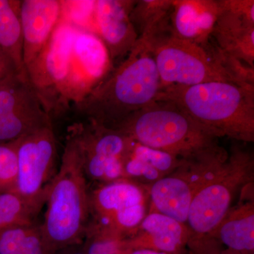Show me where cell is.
<instances>
[{"label": "cell", "mask_w": 254, "mask_h": 254, "mask_svg": "<svg viewBox=\"0 0 254 254\" xmlns=\"http://www.w3.org/2000/svg\"><path fill=\"white\" fill-rule=\"evenodd\" d=\"M77 143L68 136L59 170L50 184L44 221L39 227L47 247L58 254L88 234L90 194Z\"/></svg>", "instance_id": "277c9868"}, {"label": "cell", "mask_w": 254, "mask_h": 254, "mask_svg": "<svg viewBox=\"0 0 254 254\" xmlns=\"http://www.w3.org/2000/svg\"><path fill=\"white\" fill-rule=\"evenodd\" d=\"M171 102L220 137L254 141V88L210 81L160 89L158 99Z\"/></svg>", "instance_id": "7a4b0ae2"}, {"label": "cell", "mask_w": 254, "mask_h": 254, "mask_svg": "<svg viewBox=\"0 0 254 254\" xmlns=\"http://www.w3.org/2000/svg\"><path fill=\"white\" fill-rule=\"evenodd\" d=\"M61 1V18L78 29L86 30L97 34L95 21L96 1Z\"/></svg>", "instance_id": "d4e9b609"}, {"label": "cell", "mask_w": 254, "mask_h": 254, "mask_svg": "<svg viewBox=\"0 0 254 254\" xmlns=\"http://www.w3.org/2000/svg\"><path fill=\"white\" fill-rule=\"evenodd\" d=\"M146 43L156 64L161 88L232 82L222 67L211 38L206 44L198 45L177 38L170 31Z\"/></svg>", "instance_id": "8992f818"}, {"label": "cell", "mask_w": 254, "mask_h": 254, "mask_svg": "<svg viewBox=\"0 0 254 254\" xmlns=\"http://www.w3.org/2000/svg\"><path fill=\"white\" fill-rule=\"evenodd\" d=\"M71 133L79 148L86 178L103 185L123 180L128 137L118 129L91 121L86 126L73 127Z\"/></svg>", "instance_id": "8fae6325"}, {"label": "cell", "mask_w": 254, "mask_h": 254, "mask_svg": "<svg viewBox=\"0 0 254 254\" xmlns=\"http://www.w3.org/2000/svg\"><path fill=\"white\" fill-rule=\"evenodd\" d=\"M50 123L51 118L31 88L14 108L0 114V143L16 141Z\"/></svg>", "instance_id": "d6986e66"}, {"label": "cell", "mask_w": 254, "mask_h": 254, "mask_svg": "<svg viewBox=\"0 0 254 254\" xmlns=\"http://www.w3.org/2000/svg\"><path fill=\"white\" fill-rule=\"evenodd\" d=\"M212 240L235 253L254 254V200L230 209L214 232Z\"/></svg>", "instance_id": "ffe728a7"}, {"label": "cell", "mask_w": 254, "mask_h": 254, "mask_svg": "<svg viewBox=\"0 0 254 254\" xmlns=\"http://www.w3.org/2000/svg\"><path fill=\"white\" fill-rule=\"evenodd\" d=\"M160 89L151 50L138 39L118 67L76 106L89 121L116 128L133 114L155 103Z\"/></svg>", "instance_id": "6da1fadb"}, {"label": "cell", "mask_w": 254, "mask_h": 254, "mask_svg": "<svg viewBox=\"0 0 254 254\" xmlns=\"http://www.w3.org/2000/svg\"><path fill=\"white\" fill-rule=\"evenodd\" d=\"M228 156L225 151L194 160H184L173 173L152 184L149 213L163 214L186 224L192 200L221 170Z\"/></svg>", "instance_id": "52a82bcc"}, {"label": "cell", "mask_w": 254, "mask_h": 254, "mask_svg": "<svg viewBox=\"0 0 254 254\" xmlns=\"http://www.w3.org/2000/svg\"><path fill=\"white\" fill-rule=\"evenodd\" d=\"M19 18L23 36L25 68L40 54L59 23L62 1L24 0L20 1Z\"/></svg>", "instance_id": "2e32d148"}, {"label": "cell", "mask_w": 254, "mask_h": 254, "mask_svg": "<svg viewBox=\"0 0 254 254\" xmlns=\"http://www.w3.org/2000/svg\"><path fill=\"white\" fill-rule=\"evenodd\" d=\"M211 40L222 51L254 67V0H220Z\"/></svg>", "instance_id": "4fadbf2b"}, {"label": "cell", "mask_w": 254, "mask_h": 254, "mask_svg": "<svg viewBox=\"0 0 254 254\" xmlns=\"http://www.w3.org/2000/svg\"><path fill=\"white\" fill-rule=\"evenodd\" d=\"M172 6V0L135 1L130 13V18L138 39L148 42L171 31Z\"/></svg>", "instance_id": "7402d4cb"}, {"label": "cell", "mask_w": 254, "mask_h": 254, "mask_svg": "<svg viewBox=\"0 0 254 254\" xmlns=\"http://www.w3.org/2000/svg\"><path fill=\"white\" fill-rule=\"evenodd\" d=\"M114 68L101 38L93 32L78 28L65 86V104H80Z\"/></svg>", "instance_id": "7c38bea8"}, {"label": "cell", "mask_w": 254, "mask_h": 254, "mask_svg": "<svg viewBox=\"0 0 254 254\" xmlns=\"http://www.w3.org/2000/svg\"><path fill=\"white\" fill-rule=\"evenodd\" d=\"M77 30L61 18L46 46L26 67L32 89L50 118L66 106L64 90Z\"/></svg>", "instance_id": "ba28073f"}, {"label": "cell", "mask_w": 254, "mask_h": 254, "mask_svg": "<svg viewBox=\"0 0 254 254\" xmlns=\"http://www.w3.org/2000/svg\"><path fill=\"white\" fill-rule=\"evenodd\" d=\"M220 1L173 0L170 27L174 36L198 45L210 41L220 14Z\"/></svg>", "instance_id": "e0dca14e"}, {"label": "cell", "mask_w": 254, "mask_h": 254, "mask_svg": "<svg viewBox=\"0 0 254 254\" xmlns=\"http://www.w3.org/2000/svg\"><path fill=\"white\" fill-rule=\"evenodd\" d=\"M128 138V145L123 160L126 180L138 179L152 185L173 173L184 160Z\"/></svg>", "instance_id": "ac0fdd59"}, {"label": "cell", "mask_w": 254, "mask_h": 254, "mask_svg": "<svg viewBox=\"0 0 254 254\" xmlns=\"http://www.w3.org/2000/svg\"><path fill=\"white\" fill-rule=\"evenodd\" d=\"M189 242L190 231L186 224L152 212L145 215L131 236L115 243L120 250H148L185 254Z\"/></svg>", "instance_id": "5bb4252c"}, {"label": "cell", "mask_w": 254, "mask_h": 254, "mask_svg": "<svg viewBox=\"0 0 254 254\" xmlns=\"http://www.w3.org/2000/svg\"><path fill=\"white\" fill-rule=\"evenodd\" d=\"M64 254H87L85 250H72L69 251V252H66Z\"/></svg>", "instance_id": "f546056e"}, {"label": "cell", "mask_w": 254, "mask_h": 254, "mask_svg": "<svg viewBox=\"0 0 254 254\" xmlns=\"http://www.w3.org/2000/svg\"><path fill=\"white\" fill-rule=\"evenodd\" d=\"M135 1L98 0L95 4L97 34L104 43L113 65L126 58L138 41L130 18Z\"/></svg>", "instance_id": "9a60e30c"}, {"label": "cell", "mask_w": 254, "mask_h": 254, "mask_svg": "<svg viewBox=\"0 0 254 254\" xmlns=\"http://www.w3.org/2000/svg\"><path fill=\"white\" fill-rule=\"evenodd\" d=\"M148 196L130 180L105 184L90 194L97 225L92 233L121 241L131 236L146 215Z\"/></svg>", "instance_id": "9c48e42d"}, {"label": "cell", "mask_w": 254, "mask_h": 254, "mask_svg": "<svg viewBox=\"0 0 254 254\" xmlns=\"http://www.w3.org/2000/svg\"><path fill=\"white\" fill-rule=\"evenodd\" d=\"M254 178L253 156L235 148L218 173L192 200L187 216L190 254H211L212 236L229 213L239 190L251 185Z\"/></svg>", "instance_id": "5b68a950"}, {"label": "cell", "mask_w": 254, "mask_h": 254, "mask_svg": "<svg viewBox=\"0 0 254 254\" xmlns=\"http://www.w3.org/2000/svg\"><path fill=\"white\" fill-rule=\"evenodd\" d=\"M18 168L14 142L0 143V192L15 190Z\"/></svg>", "instance_id": "484cf974"}, {"label": "cell", "mask_w": 254, "mask_h": 254, "mask_svg": "<svg viewBox=\"0 0 254 254\" xmlns=\"http://www.w3.org/2000/svg\"><path fill=\"white\" fill-rule=\"evenodd\" d=\"M36 213L14 190L0 192V232L34 225Z\"/></svg>", "instance_id": "cb8c5ba5"}, {"label": "cell", "mask_w": 254, "mask_h": 254, "mask_svg": "<svg viewBox=\"0 0 254 254\" xmlns=\"http://www.w3.org/2000/svg\"><path fill=\"white\" fill-rule=\"evenodd\" d=\"M20 1L0 0V53L19 76L27 78L23 60V36Z\"/></svg>", "instance_id": "44dd1931"}, {"label": "cell", "mask_w": 254, "mask_h": 254, "mask_svg": "<svg viewBox=\"0 0 254 254\" xmlns=\"http://www.w3.org/2000/svg\"><path fill=\"white\" fill-rule=\"evenodd\" d=\"M0 254H55L47 247L39 227H11L0 232Z\"/></svg>", "instance_id": "603a6c76"}, {"label": "cell", "mask_w": 254, "mask_h": 254, "mask_svg": "<svg viewBox=\"0 0 254 254\" xmlns=\"http://www.w3.org/2000/svg\"><path fill=\"white\" fill-rule=\"evenodd\" d=\"M213 254H240L235 253V252H232V251L230 250H225V251H222V252H220V251H217V252H215V253H213Z\"/></svg>", "instance_id": "4dcf8cb0"}, {"label": "cell", "mask_w": 254, "mask_h": 254, "mask_svg": "<svg viewBox=\"0 0 254 254\" xmlns=\"http://www.w3.org/2000/svg\"><path fill=\"white\" fill-rule=\"evenodd\" d=\"M11 73H17L11 63L0 53V82Z\"/></svg>", "instance_id": "83f0119b"}, {"label": "cell", "mask_w": 254, "mask_h": 254, "mask_svg": "<svg viewBox=\"0 0 254 254\" xmlns=\"http://www.w3.org/2000/svg\"><path fill=\"white\" fill-rule=\"evenodd\" d=\"M116 252L118 254H170L148 250H120L117 247V246Z\"/></svg>", "instance_id": "f1b7e54d"}, {"label": "cell", "mask_w": 254, "mask_h": 254, "mask_svg": "<svg viewBox=\"0 0 254 254\" xmlns=\"http://www.w3.org/2000/svg\"><path fill=\"white\" fill-rule=\"evenodd\" d=\"M18 158L14 191L36 214L46 203L54 178L56 139L52 123L14 141Z\"/></svg>", "instance_id": "30bf717a"}, {"label": "cell", "mask_w": 254, "mask_h": 254, "mask_svg": "<svg viewBox=\"0 0 254 254\" xmlns=\"http://www.w3.org/2000/svg\"><path fill=\"white\" fill-rule=\"evenodd\" d=\"M115 129L140 144L182 159L194 160L226 151L216 132L171 102L156 100Z\"/></svg>", "instance_id": "3957f363"}, {"label": "cell", "mask_w": 254, "mask_h": 254, "mask_svg": "<svg viewBox=\"0 0 254 254\" xmlns=\"http://www.w3.org/2000/svg\"><path fill=\"white\" fill-rule=\"evenodd\" d=\"M90 238L84 249L87 254H118L115 241L105 238L95 233H89Z\"/></svg>", "instance_id": "4316f807"}]
</instances>
